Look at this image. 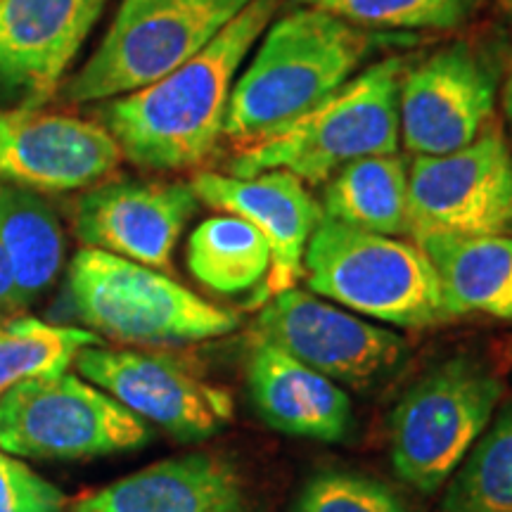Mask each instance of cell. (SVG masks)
<instances>
[{"instance_id": "ba28073f", "label": "cell", "mask_w": 512, "mask_h": 512, "mask_svg": "<svg viewBox=\"0 0 512 512\" xmlns=\"http://www.w3.org/2000/svg\"><path fill=\"white\" fill-rule=\"evenodd\" d=\"M147 441V422L69 370L31 377L0 396V448L19 460H86Z\"/></svg>"}, {"instance_id": "d6986e66", "label": "cell", "mask_w": 512, "mask_h": 512, "mask_svg": "<svg viewBox=\"0 0 512 512\" xmlns=\"http://www.w3.org/2000/svg\"><path fill=\"white\" fill-rule=\"evenodd\" d=\"M448 318L512 320V235H422Z\"/></svg>"}, {"instance_id": "f1b7e54d", "label": "cell", "mask_w": 512, "mask_h": 512, "mask_svg": "<svg viewBox=\"0 0 512 512\" xmlns=\"http://www.w3.org/2000/svg\"><path fill=\"white\" fill-rule=\"evenodd\" d=\"M503 110H505V117H508L510 126H512V74L508 83H505V91H503Z\"/></svg>"}, {"instance_id": "277c9868", "label": "cell", "mask_w": 512, "mask_h": 512, "mask_svg": "<svg viewBox=\"0 0 512 512\" xmlns=\"http://www.w3.org/2000/svg\"><path fill=\"white\" fill-rule=\"evenodd\" d=\"M67 297L86 330L138 347L204 342L240 325L238 313L207 302L157 268L88 247L69 261Z\"/></svg>"}, {"instance_id": "5b68a950", "label": "cell", "mask_w": 512, "mask_h": 512, "mask_svg": "<svg viewBox=\"0 0 512 512\" xmlns=\"http://www.w3.org/2000/svg\"><path fill=\"white\" fill-rule=\"evenodd\" d=\"M311 292L361 316L425 330L448 323L434 266L418 245L325 219L304 254Z\"/></svg>"}, {"instance_id": "7402d4cb", "label": "cell", "mask_w": 512, "mask_h": 512, "mask_svg": "<svg viewBox=\"0 0 512 512\" xmlns=\"http://www.w3.org/2000/svg\"><path fill=\"white\" fill-rule=\"evenodd\" d=\"M188 268L219 294H242L266 280L271 247L264 235L240 216H211L190 233Z\"/></svg>"}, {"instance_id": "9a60e30c", "label": "cell", "mask_w": 512, "mask_h": 512, "mask_svg": "<svg viewBox=\"0 0 512 512\" xmlns=\"http://www.w3.org/2000/svg\"><path fill=\"white\" fill-rule=\"evenodd\" d=\"M107 0H0V98L43 107L60 93Z\"/></svg>"}, {"instance_id": "9c48e42d", "label": "cell", "mask_w": 512, "mask_h": 512, "mask_svg": "<svg viewBox=\"0 0 512 512\" xmlns=\"http://www.w3.org/2000/svg\"><path fill=\"white\" fill-rule=\"evenodd\" d=\"M74 366L83 380L183 444L214 437L233 420V399L226 389L166 351L95 344L76 356Z\"/></svg>"}, {"instance_id": "ac0fdd59", "label": "cell", "mask_w": 512, "mask_h": 512, "mask_svg": "<svg viewBox=\"0 0 512 512\" xmlns=\"http://www.w3.org/2000/svg\"><path fill=\"white\" fill-rule=\"evenodd\" d=\"M247 392L256 415L287 437L337 444L354 427L347 392L273 344H254L247 363Z\"/></svg>"}, {"instance_id": "30bf717a", "label": "cell", "mask_w": 512, "mask_h": 512, "mask_svg": "<svg viewBox=\"0 0 512 512\" xmlns=\"http://www.w3.org/2000/svg\"><path fill=\"white\" fill-rule=\"evenodd\" d=\"M512 155L498 131L441 157H415L408 171V235H508Z\"/></svg>"}, {"instance_id": "7a4b0ae2", "label": "cell", "mask_w": 512, "mask_h": 512, "mask_svg": "<svg viewBox=\"0 0 512 512\" xmlns=\"http://www.w3.org/2000/svg\"><path fill=\"white\" fill-rule=\"evenodd\" d=\"M377 46L368 29L306 5L275 19L235 79L223 138L245 147L275 136L354 79Z\"/></svg>"}, {"instance_id": "603a6c76", "label": "cell", "mask_w": 512, "mask_h": 512, "mask_svg": "<svg viewBox=\"0 0 512 512\" xmlns=\"http://www.w3.org/2000/svg\"><path fill=\"white\" fill-rule=\"evenodd\" d=\"M102 337L86 328L55 325L34 316L0 318V396L31 377L60 375Z\"/></svg>"}, {"instance_id": "3957f363", "label": "cell", "mask_w": 512, "mask_h": 512, "mask_svg": "<svg viewBox=\"0 0 512 512\" xmlns=\"http://www.w3.org/2000/svg\"><path fill=\"white\" fill-rule=\"evenodd\" d=\"M406 69L403 57L375 62L302 119L242 147L230 159V176L252 178L280 169L318 185L356 159L394 155L401 136L399 93Z\"/></svg>"}, {"instance_id": "8fae6325", "label": "cell", "mask_w": 512, "mask_h": 512, "mask_svg": "<svg viewBox=\"0 0 512 512\" xmlns=\"http://www.w3.org/2000/svg\"><path fill=\"white\" fill-rule=\"evenodd\" d=\"M256 342L290 354L337 384L366 387L406 354L394 330L380 328L309 292L285 290L268 299L254 323Z\"/></svg>"}, {"instance_id": "2e32d148", "label": "cell", "mask_w": 512, "mask_h": 512, "mask_svg": "<svg viewBox=\"0 0 512 512\" xmlns=\"http://www.w3.org/2000/svg\"><path fill=\"white\" fill-rule=\"evenodd\" d=\"M190 185L197 200L252 223L271 247V268L254 297L256 304H266L275 294L299 283L306 247L323 221V209L304 188L302 178L280 169L252 178L200 171L192 176Z\"/></svg>"}, {"instance_id": "4fadbf2b", "label": "cell", "mask_w": 512, "mask_h": 512, "mask_svg": "<svg viewBox=\"0 0 512 512\" xmlns=\"http://www.w3.org/2000/svg\"><path fill=\"white\" fill-rule=\"evenodd\" d=\"M121 147L100 121L41 107L0 112V181L34 192L93 188L114 174Z\"/></svg>"}, {"instance_id": "6da1fadb", "label": "cell", "mask_w": 512, "mask_h": 512, "mask_svg": "<svg viewBox=\"0 0 512 512\" xmlns=\"http://www.w3.org/2000/svg\"><path fill=\"white\" fill-rule=\"evenodd\" d=\"M283 0H252L207 48L176 72L136 93L107 100L100 124L128 162L181 171L209 162L226 126L242 62L273 22Z\"/></svg>"}, {"instance_id": "484cf974", "label": "cell", "mask_w": 512, "mask_h": 512, "mask_svg": "<svg viewBox=\"0 0 512 512\" xmlns=\"http://www.w3.org/2000/svg\"><path fill=\"white\" fill-rule=\"evenodd\" d=\"M290 512H413L380 479L349 470H325L311 477Z\"/></svg>"}, {"instance_id": "ffe728a7", "label": "cell", "mask_w": 512, "mask_h": 512, "mask_svg": "<svg viewBox=\"0 0 512 512\" xmlns=\"http://www.w3.org/2000/svg\"><path fill=\"white\" fill-rule=\"evenodd\" d=\"M0 245L22 309L46 294L64 266V230L34 190L0 181Z\"/></svg>"}, {"instance_id": "7c38bea8", "label": "cell", "mask_w": 512, "mask_h": 512, "mask_svg": "<svg viewBox=\"0 0 512 512\" xmlns=\"http://www.w3.org/2000/svg\"><path fill=\"white\" fill-rule=\"evenodd\" d=\"M494 107L496 79L491 69L470 46L453 43L403 74V143L418 157L451 155L482 136Z\"/></svg>"}, {"instance_id": "e0dca14e", "label": "cell", "mask_w": 512, "mask_h": 512, "mask_svg": "<svg viewBox=\"0 0 512 512\" xmlns=\"http://www.w3.org/2000/svg\"><path fill=\"white\" fill-rule=\"evenodd\" d=\"M72 512H252L240 472L214 453L166 458L72 503Z\"/></svg>"}, {"instance_id": "83f0119b", "label": "cell", "mask_w": 512, "mask_h": 512, "mask_svg": "<svg viewBox=\"0 0 512 512\" xmlns=\"http://www.w3.org/2000/svg\"><path fill=\"white\" fill-rule=\"evenodd\" d=\"M19 311H22V304H19L15 283H12V273L8 259H5L3 245H0V318L15 316Z\"/></svg>"}, {"instance_id": "cb8c5ba5", "label": "cell", "mask_w": 512, "mask_h": 512, "mask_svg": "<svg viewBox=\"0 0 512 512\" xmlns=\"http://www.w3.org/2000/svg\"><path fill=\"white\" fill-rule=\"evenodd\" d=\"M441 512H512V406L498 413L448 479Z\"/></svg>"}, {"instance_id": "8992f818", "label": "cell", "mask_w": 512, "mask_h": 512, "mask_svg": "<svg viewBox=\"0 0 512 512\" xmlns=\"http://www.w3.org/2000/svg\"><path fill=\"white\" fill-rule=\"evenodd\" d=\"M252 0H121L88 62L62 83L69 105L136 93L192 60Z\"/></svg>"}, {"instance_id": "d4e9b609", "label": "cell", "mask_w": 512, "mask_h": 512, "mask_svg": "<svg viewBox=\"0 0 512 512\" xmlns=\"http://www.w3.org/2000/svg\"><path fill=\"white\" fill-rule=\"evenodd\" d=\"M330 12L356 27L373 29H456L482 0H297Z\"/></svg>"}, {"instance_id": "52a82bcc", "label": "cell", "mask_w": 512, "mask_h": 512, "mask_svg": "<svg viewBox=\"0 0 512 512\" xmlns=\"http://www.w3.org/2000/svg\"><path fill=\"white\" fill-rule=\"evenodd\" d=\"M501 394V380L472 358H451L422 375L389 420L396 477L422 494L439 491L489 427Z\"/></svg>"}, {"instance_id": "44dd1931", "label": "cell", "mask_w": 512, "mask_h": 512, "mask_svg": "<svg viewBox=\"0 0 512 512\" xmlns=\"http://www.w3.org/2000/svg\"><path fill=\"white\" fill-rule=\"evenodd\" d=\"M323 216L377 235L408 233V169L396 155L356 159L328 178Z\"/></svg>"}, {"instance_id": "5bb4252c", "label": "cell", "mask_w": 512, "mask_h": 512, "mask_svg": "<svg viewBox=\"0 0 512 512\" xmlns=\"http://www.w3.org/2000/svg\"><path fill=\"white\" fill-rule=\"evenodd\" d=\"M197 202L181 181H102L76 200L74 233L88 249L164 271Z\"/></svg>"}, {"instance_id": "4316f807", "label": "cell", "mask_w": 512, "mask_h": 512, "mask_svg": "<svg viewBox=\"0 0 512 512\" xmlns=\"http://www.w3.org/2000/svg\"><path fill=\"white\" fill-rule=\"evenodd\" d=\"M67 496L53 482L0 448V512H64Z\"/></svg>"}]
</instances>
